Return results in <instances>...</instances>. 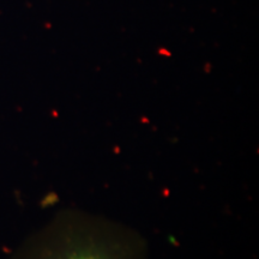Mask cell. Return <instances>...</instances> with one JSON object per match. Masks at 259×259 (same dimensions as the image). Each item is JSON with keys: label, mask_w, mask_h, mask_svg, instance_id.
I'll return each mask as SVG.
<instances>
[{"label": "cell", "mask_w": 259, "mask_h": 259, "mask_svg": "<svg viewBox=\"0 0 259 259\" xmlns=\"http://www.w3.org/2000/svg\"><path fill=\"white\" fill-rule=\"evenodd\" d=\"M14 259H149V246L124 223L70 209L35 233Z\"/></svg>", "instance_id": "cell-1"}]
</instances>
